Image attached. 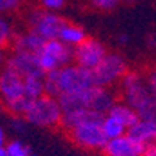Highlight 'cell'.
I'll use <instances>...</instances> for the list:
<instances>
[{
	"instance_id": "6da1fadb",
	"label": "cell",
	"mask_w": 156,
	"mask_h": 156,
	"mask_svg": "<svg viewBox=\"0 0 156 156\" xmlns=\"http://www.w3.org/2000/svg\"><path fill=\"white\" fill-rule=\"evenodd\" d=\"M62 107L57 98L43 94L31 103L29 109L24 114L27 123L41 128H55L62 123Z\"/></svg>"
},
{
	"instance_id": "7a4b0ae2",
	"label": "cell",
	"mask_w": 156,
	"mask_h": 156,
	"mask_svg": "<svg viewBox=\"0 0 156 156\" xmlns=\"http://www.w3.org/2000/svg\"><path fill=\"white\" fill-rule=\"evenodd\" d=\"M102 119L103 116H94L73 127L68 131L71 141L88 151H103L107 138L102 131Z\"/></svg>"
},
{
	"instance_id": "3957f363",
	"label": "cell",
	"mask_w": 156,
	"mask_h": 156,
	"mask_svg": "<svg viewBox=\"0 0 156 156\" xmlns=\"http://www.w3.org/2000/svg\"><path fill=\"white\" fill-rule=\"evenodd\" d=\"M128 71V63L117 52H107L99 64L92 70L94 85L110 88L119 84L123 75Z\"/></svg>"
},
{
	"instance_id": "277c9868",
	"label": "cell",
	"mask_w": 156,
	"mask_h": 156,
	"mask_svg": "<svg viewBox=\"0 0 156 156\" xmlns=\"http://www.w3.org/2000/svg\"><path fill=\"white\" fill-rule=\"evenodd\" d=\"M67 23L58 13L46 11L41 9H32L27 14V25L28 29L39 35L43 41L58 39L60 31Z\"/></svg>"
},
{
	"instance_id": "5b68a950",
	"label": "cell",
	"mask_w": 156,
	"mask_h": 156,
	"mask_svg": "<svg viewBox=\"0 0 156 156\" xmlns=\"http://www.w3.org/2000/svg\"><path fill=\"white\" fill-rule=\"evenodd\" d=\"M36 57H38L39 67L46 74L49 71H55L73 63V49L63 43L60 39L45 41Z\"/></svg>"
},
{
	"instance_id": "8992f818",
	"label": "cell",
	"mask_w": 156,
	"mask_h": 156,
	"mask_svg": "<svg viewBox=\"0 0 156 156\" xmlns=\"http://www.w3.org/2000/svg\"><path fill=\"white\" fill-rule=\"evenodd\" d=\"M57 81L60 95L78 94L94 85L92 73L87 68L70 63L57 70Z\"/></svg>"
},
{
	"instance_id": "52a82bcc",
	"label": "cell",
	"mask_w": 156,
	"mask_h": 156,
	"mask_svg": "<svg viewBox=\"0 0 156 156\" xmlns=\"http://www.w3.org/2000/svg\"><path fill=\"white\" fill-rule=\"evenodd\" d=\"M121 99L126 105L136 110L151 96V91L146 85L145 77L135 70H128L119 82Z\"/></svg>"
},
{
	"instance_id": "ba28073f",
	"label": "cell",
	"mask_w": 156,
	"mask_h": 156,
	"mask_svg": "<svg viewBox=\"0 0 156 156\" xmlns=\"http://www.w3.org/2000/svg\"><path fill=\"white\" fill-rule=\"evenodd\" d=\"M107 52L109 50L102 41L88 36L84 42L73 49V62L80 67L92 71L103 60Z\"/></svg>"
},
{
	"instance_id": "9c48e42d",
	"label": "cell",
	"mask_w": 156,
	"mask_h": 156,
	"mask_svg": "<svg viewBox=\"0 0 156 156\" xmlns=\"http://www.w3.org/2000/svg\"><path fill=\"white\" fill-rule=\"evenodd\" d=\"M6 68L14 71L20 77H39L43 78L45 73L39 67L38 57L35 55H25V53H11L10 57H7Z\"/></svg>"
},
{
	"instance_id": "30bf717a",
	"label": "cell",
	"mask_w": 156,
	"mask_h": 156,
	"mask_svg": "<svg viewBox=\"0 0 156 156\" xmlns=\"http://www.w3.org/2000/svg\"><path fill=\"white\" fill-rule=\"evenodd\" d=\"M24 95H25L24 78L4 67V70L0 73V99H2V103L16 101Z\"/></svg>"
},
{
	"instance_id": "8fae6325",
	"label": "cell",
	"mask_w": 156,
	"mask_h": 156,
	"mask_svg": "<svg viewBox=\"0 0 156 156\" xmlns=\"http://www.w3.org/2000/svg\"><path fill=\"white\" fill-rule=\"evenodd\" d=\"M145 146L133 140L130 135H124L107 140L103 148L106 156H142Z\"/></svg>"
},
{
	"instance_id": "7c38bea8",
	"label": "cell",
	"mask_w": 156,
	"mask_h": 156,
	"mask_svg": "<svg viewBox=\"0 0 156 156\" xmlns=\"http://www.w3.org/2000/svg\"><path fill=\"white\" fill-rule=\"evenodd\" d=\"M43 41L39 35H36L32 31H23V32H16L11 42V52L13 53H25V55H38L39 50L42 49Z\"/></svg>"
},
{
	"instance_id": "4fadbf2b",
	"label": "cell",
	"mask_w": 156,
	"mask_h": 156,
	"mask_svg": "<svg viewBox=\"0 0 156 156\" xmlns=\"http://www.w3.org/2000/svg\"><path fill=\"white\" fill-rule=\"evenodd\" d=\"M127 135L140 142L145 148L156 145V121L152 120H138L133 127L127 130Z\"/></svg>"
},
{
	"instance_id": "5bb4252c",
	"label": "cell",
	"mask_w": 156,
	"mask_h": 156,
	"mask_svg": "<svg viewBox=\"0 0 156 156\" xmlns=\"http://www.w3.org/2000/svg\"><path fill=\"white\" fill-rule=\"evenodd\" d=\"M87 38H88L87 31L81 25L74 23H68V21L64 24V27L60 31V35H58V39L67 46H70L71 49H74L75 46L82 43Z\"/></svg>"
},
{
	"instance_id": "9a60e30c",
	"label": "cell",
	"mask_w": 156,
	"mask_h": 156,
	"mask_svg": "<svg viewBox=\"0 0 156 156\" xmlns=\"http://www.w3.org/2000/svg\"><path fill=\"white\" fill-rule=\"evenodd\" d=\"M107 114L114 117V119H117V120L126 127L127 130H128L130 127H133L136 121L140 120L136 112L134 110L131 106L126 105L124 102H116V103L110 107V110L107 112Z\"/></svg>"
},
{
	"instance_id": "2e32d148",
	"label": "cell",
	"mask_w": 156,
	"mask_h": 156,
	"mask_svg": "<svg viewBox=\"0 0 156 156\" xmlns=\"http://www.w3.org/2000/svg\"><path fill=\"white\" fill-rule=\"evenodd\" d=\"M102 131L107 140H113L117 136H121L127 134V128L120 123V121L114 119V117L105 114L102 119Z\"/></svg>"
},
{
	"instance_id": "e0dca14e",
	"label": "cell",
	"mask_w": 156,
	"mask_h": 156,
	"mask_svg": "<svg viewBox=\"0 0 156 156\" xmlns=\"http://www.w3.org/2000/svg\"><path fill=\"white\" fill-rule=\"evenodd\" d=\"M32 99L28 98L27 95L18 98L16 101L7 102V103H3V107L6 109V112H9L13 117H24V114L27 113V110L29 109L31 103H32Z\"/></svg>"
},
{
	"instance_id": "ac0fdd59",
	"label": "cell",
	"mask_w": 156,
	"mask_h": 156,
	"mask_svg": "<svg viewBox=\"0 0 156 156\" xmlns=\"http://www.w3.org/2000/svg\"><path fill=\"white\" fill-rule=\"evenodd\" d=\"M14 27L6 16H0V49L7 50L11 46L14 38Z\"/></svg>"
},
{
	"instance_id": "d6986e66",
	"label": "cell",
	"mask_w": 156,
	"mask_h": 156,
	"mask_svg": "<svg viewBox=\"0 0 156 156\" xmlns=\"http://www.w3.org/2000/svg\"><path fill=\"white\" fill-rule=\"evenodd\" d=\"M24 89L25 95L35 101L36 98L43 95V78L39 77H27L24 78Z\"/></svg>"
},
{
	"instance_id": "ffe728a7",
	"label": "cell",
	"mask_w": 156,
	"mask_h": 156,
	"mask_svg": "<svg viewBox=\"0 0 156 156\" xmlns=\"http://www.w3.org/2000/svg\"><path fill=\"white\" fill-rule=\"evenodd\" d=\"M135 112L141 120L156 121V98L153 95H151Z\"/></svg>"
},
{
	"instance_id": "44dd1931",
	"label": "cell",
	"mask_w": 156,
	"mask_h": 156,
	"mask_svg": "<svg viewBox=\"0 0 156 156\" xmlns=\"http://www.w3.org/2000/svg\"><path fill=\"white\" fill-rule=\"evenodd\" d=\"M123 0H88V3L92 9L98 10V11H103V13H109L113 11L114 9L120 6Z\"/></svg>"
},
{
	"instance_id": "7402d4cb",
	"label": "cell",
	"mask_w": 156,
	"mask_h": 156,
	"mask_svg": "<svg viewBox=\"0 0 156 156\" xmlns=\"http://www.w3.org/2000/svg\"><path fill=\"white\" fill-rule=\"evenodd\" d=\"M6 151H7V156H31L28 146L17 140L10 141L6 146Z\"/></svg>"
},
{
	"instance_id": "603a6c76",
	"label": "cell",
	"mask_w": 156,
	"mask_h": 156,
	"mask_svg": "<svg viewBox=\"0 0 156 156\" xmlns=\"http://www.w3.org/2000/svg\"><path fill=\"white\" fill-rule=\"evenodd\" d=\"M21 0H0V16H9L21 9Z\"/></svg>"
},
{
	"instance_id": "cb8c5ba5",
	"label": "cell",
	"mask_w": 156,
	"mask_h": 156,
	"mask_svg": "<svg viewBox=\"0 0 156 156\" xmlns=\"http://www.w3.org/2000/svg\"><path fill=\"white\" fill-rule=\"evenodd\" d=\"M41 9L46 10V11H53V13H58L60 10L64 9L67 0H38Z\"/></svg>"
},
{
	"instance_id": "d4e9b609",
	"label": "cell",
	"mask_w": 156,
	"mask_h": 156,
	"mask_svg": "<svg viewBox=\"0 0 156 156\" xmlns=\"http://www.w3.org/2000/svg\"><path fill=\"white\" fill-rule=\"evenodd\" d=\"M11 127L16 133H24L28 128V123L24 117H13L11 120Z\"/></svg>"
},
{
	"instance_id": "484cf974",
	"label": "cell",
	"mask_w": 156,
	"mask_h": 156,
	"mask_svg": "<svg viewBox=\"0 0 156 156\" xmlns=\"http://www.w3.org/2000/svg\"><path fill=\"white\" fill-rule=\"evenodd\" d=\"M145 81H146L148 88H149L151 94L156 98V67L152 68V70L148 73V75L145 77Z\"/></svg>"
},
{
	"instance_id": "4316f807",
	"label": "cell",
	"mask_w": 156,
	"mask_h": 156,
	"mask_svg": "<svg viewBox=\"0 0 156 156\" xmlns=\"http://www.w3.org/2000/svg\"><path fill=\"white\" fill-rule=\"evenodd\" d=\"M6 63H7V53H6V50H2V49H0V73L4 70Z\"/></svg>"
},
{
	"instance_id": "83f0119b",
	"label": "cell",
	"mask_w": 156,
	"mask_h": 156,
	"mask_svg": "<svg viewBox=\"0 0 156 156\" xmlns=\"http://www.w3.org/2000/svg\"><path fill=\"white\" fill-rule=\"evenodd\" d=\"M142 156H156V145H152V146L145 148Z\"/></svg>"
},
{
	"instance_id": "f1b7e54d",
	"label": "cell",
	"mask_w": 156,
	"mask_h": 156,
	"mask_svg": "<svg viewBox=\"0 0 156 156\" xmlns=\"http://www.w3.org/2000/svg\"><path fill=\"white\" fill-rule=\"evenodd\" d=\"M117 41H119V43H121V45H126V43H128L130 38H128V35H126V34H121V35L117 38Z\"/></svg>"
},
{
	"instance_id": "f546056e",
	"label": "cell",
	"mask_w": 156,
	"mask_h": 156,
	"mask_svg": "<svg viewBox=\"0 0 156 156\" xmlns=\"http://www.w3.org/2000/svg\"><path fill=\"white\" fill-rule=\"evenodd\" d=\"M6 145V134H4L3 128L0 127V146H4Z\"/></svg>"
},
{
	"instance_id": "4dcf8cb0",
	"label": "cell",
	"mask_w": 156,
	"mask_h": 156,
	"mask_svg": "<svg viewBox=\"0 0 156 156\" xmlns=\"http://www.w3.org/2000/svg\"><path fill=\"white\" fill-rule=\"evenodd\" d=\"M148 43H149V46H155L156 45V36H153L152 34L148 35Z\"/></svg>"
},
{
	"instance_id": "1f68e13d",
	"label": "cell",
	"mask_w": 156,
	"mask_h": 156,
	"mask_svg": "<svg viewBox=\"0 0 156 156\" xmlns=\"http://www.w3.org/2000/svg\"><path fill=\"white\" fill-rule=\"evenodd\" d=\"M0 156H7L6 146H0Z\"/></svg>"
},
{
	"instance_id": "d6a6232c",
	"label": "cell",
	"mask_w": 156,
	"mask_h": 156,
	"mask_svg": "<svg viewBox=\"0 0 156 156\" xmlns=\"http://www.w3.org/2000/svg\"><path fill=\"white\" fill-rule=\"evenodd\" d=\"M27 2H31V0H21V3H23V4H24V3H27Z\"/></svg>"
},
{
	"instance_id": "836d02e7",
	"label": "cell",
	"mask_w": 156,
	"mask_h": 156,
	"mask_svg": "<svg viewBox=\"0 0 156 156\" xmlns=\"http://www.w3.org/2000/svg\"><path fill=\"white\" fill-rule=\"evenodd\" d=\"M31 156H36V155H31Z\"/></svg>"
}]
</instances>
